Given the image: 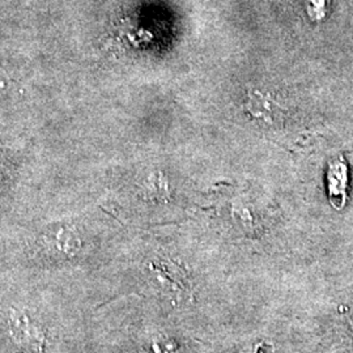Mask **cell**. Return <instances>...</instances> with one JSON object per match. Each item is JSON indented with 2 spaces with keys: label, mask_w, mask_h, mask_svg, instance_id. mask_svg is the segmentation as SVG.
<instances>
[{
  "label": "cell",
  "mask_w": 353,
  "mask_h": 353,
  "mask_svg": "<svg viewBox=\"0 0 353 353\" xmlns=\"http://www.w3.org/2000/svg\"><path fill=\"white\" fill-rule=\"evenodd\" d=\"M241 353H265V345H254Z\"/></svg>",
  "instance_id": "3957f363"
},
{
  "label": "cell",
  "mask_w": 353,
  "mask_h": 353,
  "mask_svg": "<svg viewBox=\"0 0 353 353\" xmlns=\"http://www.w3.org/2000/svg\"><path fill=\"white\" fill-rule=\"evenodd\" d=\"M328 198L331 204L341 210L347 201V165L344 161H335L328 168Z\"/></svg>",
  "instance_id": "6da1fadb"
},
{
  "label": "cell",
  "mask_w": 353,
  "mask_h": 353,
  "mask_svg": "<svg viewBox=\"0 0 353 353\" xmlns=\"http://www.w3.org/2000/svg\"><path fill=\"white\" fill-rule=\"evenodd\" d=\"M306 12L313 21H321L327 13V0H305Z\"/></svg>",
  "instance_id": "7a4b0ae2"
}]
</instances>
